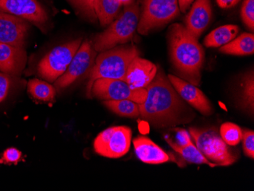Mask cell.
<instances>
[{
    "mask_svg": "<svg viewBox=\"0 0 254 191\" xmlns=\"http://www.w3.org/2000/svg\"><path fill=\"white\" fill-rule=\"evenodd\" d=\"M190 133L195 141V146L209 162L217 166H229L236 162V155L215 128H190Z\"/></svg>",
    "mask_w": 254,
    "mask_h": 191,
    "instance_id": "obj_5",
    "label": "cell"
},
{
    "mask_svg": "<svg viewBox=\"0 0 254 191\" xmlns=\"http://www.w3.org/2000/svg\"><path fill=\"white\" fill-rule=\"evenodd\" d=\"M11 86V76L0 72V103L6 98Z\"/></svg>",
    "mask_w": 254,
    "mask_h": 191,
    "instance_id": "obj_30",
    "label": "cell"
},
{
    "mask_svg": "<svg viewBox=\"0 0 254 191\" xmlns=\"http://www.w3.org/2000/svg\"><path fill=\"white\" fill-rule=\"evenodd\" d=\"M0 11L25 19L41 29L49 20L48 12L37 0H0Z\"/></svg>",
    "mask_w": 254,
    "mask_h": 191,
    "instance_id": "obj_11",
    "label": "cell"
},
{
    "mask_svg": "<svg viewBox=\"0 0 254 191\" xmlns=\"http://www.w3.org/2000/svg\"><path fill=\"white\" fill-rule=\"evenodd\" d=\"M242 102L244 106L253 113L254 110V77L253 72L245 78Z\"/></svg>",
    "mask_w": 254,
    "mask_h": 191,
    "instance_id": "obj_25",
    "label": "cell"
},
{
    "mask_svg": "<svg viewBox=\"0 0 254 191\" xmlns=\"http://www.w3.org/2000/svg\"><path fill=\"white\" fill-rule=\"evenodd\" d=\"M241 18L246 26L254 30V0H245L241 8Z\"/></svg>",
    "mask_w": 254,
    "mask_h": 191,
    "instance_id": "obj_26",
    "label": "cell"
},
{
    "mask_svg": "<svg viewBox=\"0 0 254 191\" xmlns=\"http://www.w3.org/2000/svg\"><path fill=\"white\" fill-rule=\"evenodd\" d=\"M28 92L34 99L42 102H52L57 94L54 86L38 78H33L28 82Z\"/></svg>",
    "mask_w": 254,
    "mask_h": 191,
    "instance_id": "obj_23",
    "label": "cell"
},
{
    "mask_svg": "<svg viewBox=\"0 0 254 191\" xmlns=\"http://www.w3.org/2000/svg\"><path fill=\"white\" fill-rule=\"evenodd\" d=\"M134 149L139 160L149 165H158L173 161L165 151L146 136H139L133 140Z\"/></svg>",
    "mask_w": 254,
    "mask_h": 191,
    "instance_id": "obj_17",
    "label": "cell"
},
{
    "mask_svg": "<svg viewBox=\"0 0 254 191\" xmlns=\"http://www.w3.org/2000/svg\"><path fill=\"white\" fill-rule=\"evenodd\" d=\"M212 20L210 0H195L186 18V26L190 34L198 39Z\"/></svg>",
    "mask_w": 254,
    "mask_h": 191,
    "instance_id": "obj_16",
    "label": "cell"
},
{
    "mask_svg": "<svg viewBox=\"0 0 254 191\" xmlns=\"http://www.w3.org/2000/svg\"><path fill=\"white\" fill-rule=\"evenodd\" d=\"M167 142L175 152L179 153L184 160L190 163L199 164V165H209L211 168L216 167L215 164L209 162L208 159L201 153L200 151L194 145L191 139L185 145H180L174 142L172 139L166 137Z\"/></svg>",
    "mask_w": 254,
    "mask_h": 191,
    "instance_id": "obj_18",
    "label": "cell"
},
{
    "mask_svg": "<svg viewBox=\"0 0 254 191\" xmlns=\"http://www.w3.org/2000/svg\"><path fill=\"white\" fill-rule=\"evenodd\" d=\"M169 44L171 61L178 73L184 80L199 85L205 54L197 39L177 23L170 28Z\"/></svg>",
    "mask_w": 254,
    "mask_h": 191,
    "instance_id": "obj_2",
    "label": "cell"
},
{
    "mask_svg": "<svg viewBox=\"0 0 254 191\" xmlns=\"http://www.w3.org/2000/svg\"><path fill=\"white\" fill-rule=\"evenodd\" d=\"M68 2H70L72 5H73L75 8H79L80 0H68Z\"/></svg>",
    "mask_w": 254,
    "mask_h": 191,
    "instance_id": "obj_33",
    "label": "cell"
},
{
    "mask_svg": "<svg viewBox=\"0 0 254 191\" xmlns=\"http://www.w3.org/2000/svg\"><path fill=\"white\" fill-rule=\"evenodd\" d=\"M140 18L138 3L132 2L124 7L122 15L114 21L104 32L96 35L94 48L97 52H103L115 48L118 44L130 41L138 28Z\"/></svg>",
    "mask_w": 254,
    "mask_h": 191,
    "instance_id": "obj_4",
    "label": "cell"
},
{
    "mask_svg": "<svg viewBox=\"0 0 254 191\" xmlns=\"http://www.w3.org/2000/svg\"><path fill=\"white\" fill-rule=\"evenodd\" d=\"M239 32V28L235 25H227L219 27L209 33L204 40L207 48H219L235 39Z\"/></svg>",
    "mask_w": 254,
    "mask_h": 191,
    "instance_id": "obj_20",
    "label": "cell"
},
{
    "mask_svg": "<svg viewBox=\"0 0 254 191\" xmlns=\"http://www.w3.org/2000/svg\"><path fill=\"white\" fill-rule=\"evenodd\" d=\"M146 96L145 88L134 89L124 81L112 78H98L94 82L91 90V97L104 101L129 99L141 105Z\"/></svg>",
    "mask_w": 254,
    "mask_h": 191,
    "instance_id": "obj_10",
    "label": "cell"
},
{
    "mask_svg": "<svg viewBox=\"0 0 254 191\" xmlns=\"http://www.w3.org/2000/svg\"><path fill=\"white\" fill-rule=\"evenodd\" d=\"M220 135L227 145L235 146L242 141L243 131L233 123H225L221 126Z\"/></svg>",
    "mask_w": 254,
    "mask_h": 191,
    "instance_id": "obj_24",
    "label": "cell"
},
{
    "mask_svg": "<svg viewBox=\"0 0 254 191\" xmlns=\"http://www.w3.org/2000/svg\"><path fill=\"white\" fill-rule=\"evenodd\" d=\"M243 149L245 155L251 159H254V132L253 130H245L243 132Z\"/></svg>",
    "mask_w": 254,
    "mask_h": 191,
    "instance_id": "obj_27",
    "label": "cell"
},
{
    "mask_svg": "<svg viewBox=\"0 0 254 191\" xmlns=\"http://www.w3.org/2000/svg\"><path fill=\"white\" fill-rule=\"evenodd\" d=\"M121 6L119 0H96L95 14L101 26H106L112 22Z\"/></svg>",
    "mask_w": 254,
    "mask_h": 191,
    "instance_id": "obj_21",
    "label": "cell"
},
{
    "mask_svg": "<svg viewBox=\"0 0 254 191\" xmlns=\"http://www.w3.org/2000/svg\"><path fill=\"white\" fill-rule=\"evenodd\" d=\"M132 132L128 127H112L98 134L94 149L101 156L119 159L129 152Z\"/></svg>",
    "mask_w": 254,
    "mask_h": 191,
    "instance_id": "obj_8",
    "label": "cell"
},
{
    "mask_svg": "<svg viewBox=\"0 0 254 191\" xmlns=\"http://www.w3.org/2000/svg\"><path fill=\"white\" fill-rule=\"evenodd\" d=\"M193 1L194 0H178L179 8L181 12H186L187 10L189 8Z\"/></svg>",
    "mask_w": 254,
    "mask_h": 191,
    "instance_id": "obj_32",
    "label": "cell"
},
{
    "mask_svg": "<svg viewBox=\"0 0 254 191\" xmlns=\"http://www.w3.org/2000/svg\"><path fill=\"white\" fill-rule=\"evenodd\" d=\"M21 152L15 148H8L6 150L4 151L2 158L0 159V163L11 165L15 164L17 165L18 162L21 160Z\"/></svg>",
    "mask_w": 254,
    "mask_h": 191,
    "instance_id": "obj_28",
    "label": "cell"
},
{
    "mask_svg": "<svg viewBox=\"0 0 254 191\" xmlns=\"http://www.w3.org/2000/svg\"><path fill=\"white\" fill-rule=\"evenodd\" d=\"M219 51L231 55H252L254 53V35L252 33H244L231 42L221 47Z\"/></svg>",
    "mask_w": 254,
    "mask_h": 191,
    "instance_id": "obj_19",
    "label": "cell"
},
{
    "mask_svg": "<svg viewBox=\"0 0 254 191\" xmlns=\"http://www.w3.org/2000/svg\"><path fill=\"white\" fill-rule=\"evenodd\" d=\"M30 25L28 21L0 11V43L25 48Z\"/></svg>",
    "mask_w": 254,
    "mask_h": 191,
    "instance_id": "obj_12",
    "label": "cell"
},
{
    "mask_svg": "<svg viewBox=\"0 0 254 191\" xmlns=\"http://www.w3.org/2000/svg\"><path fill=\"white\" fill-rule=\"evenodd\" d=\"M82 43V38H78L61 44L50 51L38 64L40 76L48 82H55L65 72Z\"/></svg>",
    "mask_w": 254,
    "mask_h": 191,
    "instance_id": "obj_6",
    "label": "cell"
},
{
    "mask_svg": "<svg viewBox=\"0 0 254 191\" xmlns=\"http://www.w3.org/2000/svg\"><path fill=\"white\" fill-rule=\"evenodd\" d=\"M96 0H80L79 12L85 16L91 18V20L96 19L95 6Z\"/></svg>",
    "mask_w": 254,
    "mask_h": 191,
    "instance_id": "obj_29",
    "label": "cell"
},
{
    "mask_svg": "<svg viewBox=\"0 0 254 191\" xmlns=\"http://www.w3.org/2000/svg\"><path fill=\"white\" fill-rule=\"evenodd\" d=\"M120 2H121V5H130L131 3L133 2V0H119Z\"/></svg>",
    "mask_w": 254,
    "mask_h": 191,
    "instance_id": "obj_34",
    "label": "cell"
},
{
    "mask_svg": "<svg viewBox=\"0 0 254 191\" xmlns=\"http://www.w3.org/2000/svg\"><path fill=\"white\" fill-rule=\"evenodd\" d=\"M179 14L178 0H145L137 30L141 35H148L152 30L169 23Z\"/></svg>",
    "mask_w": 254,
    "mask_h": 191,
    "instance_id": "obj_7",
    "label": "cell"
},
{
    "mask_svg": "<svg viewBox=\"0 0 254 191\" xmlns=\"http://www.w3.org/2000/svg\"><path fill=\"white\" fill-rule=\"evenodd\" d=\"M240 0H217V3L221 8H229L235 6Z\"/></svg>",
    "mask_w": 254,
    "mask_h": 191,
    "instance_id": "obj_31",
    "label": "cell"
},
{
    "mask_svg": "<svg viewBox=\"0 0 254 191\" xmlns=\"http://www.w3.org/2000/svg\"><path fill=\"white\" fill-rule=\"evenodd\" d=\"M96 57L97 51L93 45L85 40L78 48L65 72L54 82L56 91L61 92L85 74L89 73Z\"/></svg>",
    "mask_w": 254,
    "mask_h": 191,
    "instance_id": "obj_9",
    "label": "cell"
},
{
    "mask_svg": "<svg viewBox=\"0 0 254 191\" xmlns=\"http://www.w3.org/2000/svg\"><path fill=\"white\" fill-rule=\"evenodd\" d=\"M27 54L25 48L0 43V72L18 76L25 69Z\"/></svg>",
    "mask_w": 254,
    "mask_h": 191,
    "instance_id": "obj_15",
    "label": "cell"
},
{
    "mask_svg": "<svg viewBox=\"0 0 254 191\" xmlns=\"http://www.w3.org/2000/svg\"><path fill=\"white\" fill-rule=\"evenodd\" d=\"M157 72L158 67L153 63L138 56L129 64L124 82L134 89L145 88L152 82Z\"/></svg>",
    "mask_w": 254,
    "mask_h": 191,
    "instance_id": "obj_14",
    "label": "cell"
},
{
    "mask_svg": "<svg viewBox=\"0 0 254 191\" xmlns=\"http://www.w3.org/2000/svg\"><path fill=\"white\" fill-rule=\"evenodd\" d=\"M168 78L183 100L186 101L202 115H210L212 113V105L209 99L199 88L174 75H169Z\"/></svg>",
    "mask_w": 254,
    "mask_h": 191,
    "instance_id": "obj_13",
    "label": "cell"
},
{
    "mask_svg": "<svg viewBox=\"0 0 254 191\" xmlns=\"http://www.w3.org/2000/svg\"><path fill=\"white\" fill-rule=\"evenodd\" d=\"M135 46H119L103 51L96 57L89 73L87 95L91 97V87L98 78H112L124 81L127 69L134 58L139 56Z\"/></svg>",
    "mask_w": 254,
    "mask_h": 191,
    "instance_id": "obj_3",
    "label": "cell"
},
{
    "mask_svg": "<svg viewBox=\"0 0 254 191\" xmlns=\"http://www.w3.org/2000/svg\"><path fill=\"white\" fill-rule=\"evenodd\" d=\"M147 96L139 105L140 116L157 127L182 124L186 106L168 77L161 70L145 88Z\"/></svg>",
    "mask_w": 254,
    "mask_h": 191,
    "instance_id": "obj_1",
    "label": "cell"
},
{
    "mask_svg": "<svg viewBox=\"0 0 254 191\" xmlns=\"http://www.w3.org/2000/svg\"><path fill=\"white\" fill-rule=\"evenodd\" d=\"M103 104L108 109L119 116L129 118H135L140 116L139 105L131 100H108L104 101Z\"/></svg>",
    "mask_w": 254,
    "mask_h": 191,
    "instance_id": "obj_22",
    "label": "cell"
}]
</instances>
